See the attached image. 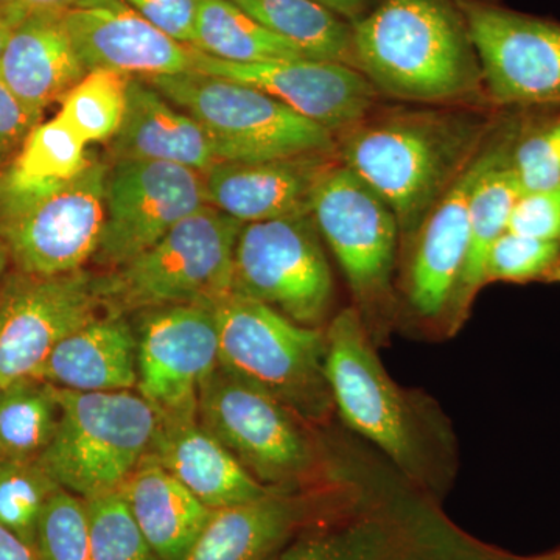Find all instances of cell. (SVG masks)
Returning a JSON list of instances; mask_svg holds the SVG:
<instances>
[{
	"label": "cell",
	"mask_w": 560,
	"mask_h": 560,
	"mask_svg": "<svg viewBox=\"0 0 560 560\" xmlns=\"http://www.w3.org/2000/svg\"><path fill=\"white\" fill-rule=\"evenodd\" d=\"M326 337L327 378L338 422L416 488L444 501L460 466L447 412L425 390L405 388L390 377L353 307L331 316Z\"/></svg>",
	"instance_id": "cell-1"
},
{
	"label": "cell",
	"mask_w": 560,
	"mask_h": 560,
	"mask_svg": "<svg viewBox=\"0 0 560 560\" xmlns=\"http://www.w3.org/2000/svg\"><path fill=\"white\" fill-rule=\"evenodd\" d=\"M499 119L460 105L374 108L337 136L342 164L396 215L399 253L477 156Z\"/></svg>",
	"instance_id": "cell-2"
},
{
	"label": "cell",
	"mask_w": 560,
	"mask_h": 560,
	"mask_svg": "<svg viewBox=\"0 0 560 560\" xmlns=\"http://www.w3.org/2000/svg\"><path fill=\"white\" fill-rule=\"evenodd\" d=\"M352 31L359 70L381 95L422 105L488 102L456 0H377Z\"/></svg>",
	"instance_id": "cell-3"
},
{
	"label": "cell",
	"mask_w": 560,
	"mask_h": 560,
	"mask_svg": "<svg viewBox=\"0 0 560 560\" xmlns=\"http://www.w3.org/2000/svg\"><path fill=\"white\" fill-rule=\"evenodd\" d=\"M198 420L264 488L302 490L329 477L330 425H313L220 364L201 385Z\"/></svg>",
	"instance_id": "cell-4"
},
{
	"label": "cell",
	"mask_w": 560,
	"mask_h": 560,
	"mask_svg": "<svg viewBox=\"0 0 560 560\" xmlns=\"http://www.w3.org/2000/svg\"><path fill=\"white\" fill-rule=\"evenodd\" d=\"M245 224L202 206L135 259L97 276L109 315L201 305L213 308L232 293L235 248Z\"/></svg>",
	"instance_id": "cell-5"
},
{
	"label": "cell",
	"mask_w": 560,
	"mask_h": 560,
	"mask_svg": "<svg viewBox=\"0 0 560 560\" xmlns=\"http://www.w3.org/2000/svg\"><path fill=\"white\" fill-rule=\"evenodd\" d=\"M213 315L223 370L267 390L313 425L337 422L326 327L301 326L261 302L232 293L213 307Z\"/></svg>",
	"instance_id": "cell-6"
},
{
	"label": "cell",
	"mask_w": 560,
	"mask_h": 560,
	"mask_svg": "<svg viewBox=\"0 0 560 560\" xmlns=\"http://www.w3.org/2000/svg\"><path fill=\"white\" fill-rule=\"evenodd\" d=\"M312 215L337 257L364 330L378 349L389 345L399 320L396 215L374 190L338 161L316 187Z\"/></svg>",
	"instance_id": "cell-7"
},
{
	"label": "cell",
	"mask_w": 560,
	"mask_h": 560,
	"mask_svg": "<svg viewBox=\"0 0 560 560\" xmlns=\"http://www.w3.org/2000/svg\"><path fill=\"white\" fill-rule=\"evenodd\" d=\"M521 110L500 117L485 145L434 206L412 241L399 253L397 330L423 340L445 338L448 308L469 243L471 194L482 173L511 145Z\"/></svg>",
	"instance_id": "cell-8"
},
{
	"label": "cell",
	"mask_w": 560,
	"mask_h": 560,
	"mask_svg": "<svg viewBox=\"0 0 560 560\" xmlns=\"http://www.w3.org/2000/svg\"><path fill=\"white\" fill-rule=\"evenodd\" d=\"M57 433L40 466L80 499L119 490L149 455L158 412L139 393L58 388Z\"/></svg>",
	"instance_id": "cell-9"
},
{
	"label": "cell",
	"mask_w": 560,
	"mask_h": 560,
	"mask_svg": "<svg viewBox=\"0 0 560 560\" xmlns=\"http://www.w3.org/2000/svg\"><path fill=\"white\" fill-rule=\"evenodd\" d=\"M212 139L220 161L337 153V136L248 84L190 72L145 79Z\"/></svg>",
	"instance_id": "cell-10"
},
{
	"label": "cell",
	"mask_w": 560,
	"mask_h": 560,
	"mask_svg": "<svg viewBox=\"0 0 560 560\" xmlns=\"http://www.w3.org/2000/svg\"><path fill=\"white\" fill-rule=\"evenodd\" d=\"M232 294L261 302L301 326L329 324L334 278L312 213L243 226Z\"/></svg>",
	"instance_id": "cell-11"
},
{
	"label": "cell",
	"mask_w": 560,
	"mask_h": 560,
	"mask_svg": "<svg viewBox=\"0 0 560 560\" xmlns=\"http://www.w3.org/2000/svg\"><path fill=\"white\" fill-rule=\"evenodd\" d=\"M480 61L486 98L497 108L560 106V22L493 0H456Z\"/></svg>",
	"instance_id": "cell-12"
},
{
	"label": "cell",
	"mask_w": 560,
	"mask_h": 560,
	"mask_svg": "<svg viewBox=\"0 0 560 560\" xmlns=\"http://www.w3.org/2000/svg\"><path fill=\"white\" fill-rule=\"evenodd\" d=\"M109 167L92 160L86 171L0 217V238L14 270L60 276L94 259L105 224Z\"/></svg>",
	"instance_id": "cell-13"
},
{
	"label": "cell",
	"mask_w": 560,
	"mask_h": 560,
	"mask_svg": "<svg viewBox=\"0 0 560 560\" xmlns=\"http://www.w3.org/2000/svg\"><path fill=\"white\" fill-rule=\"evenodd\" d=\"M102 308L97 276L7 272L0 287V385L35 377L40 364Z\"/></svg>",
	"instance_id": "cell-14"
},
{
	"label": "cell",
	"mask_w": 560,
	"mask_h": 560,
	"mask_svg": "<svg viewBox=\"0 0 560 560\" xmlns=\"http://www.w3.org/2000/svg\"><path fill=\"white\" fill-rule=\"evenodd\" d=\"M202 206L208 198L200 172L171 162H114L94 260L109 270L127 264Z\"/></svg>",
	"instance_id": "cell-15"
},
{
	"label": "cell",
	"mask_w": 560,
	"mask_h": 560,
	"mask_svg": "<svg viewBox=\"0 0 560 560\" xmlns=\"http://www.w3.org/2000/svg\"><path fill=\"white\" fill-rule=\"evenodd\" d=\"M136 389L158 418L198 419V394L219 366L213 308L175 305L140 312Z\"/></svg>",
	"instance_id": "cell-16"
},
{
	"label": "cell",
	"mask_w": 560,
	"mask_h": 560,
	"mask_svg": "<svg viewBox=\"0 0 560 560\" xmlns=\"http://www.w3.org/2000/svg\"><path fill=\"white\" fill-rule=\"evenodd\" d=\"M191 69L248 84L335 136L366 117L381 92L363 73L338 62L298 60L237 65L191 47Z\"/></svg>",
	"instance_id": "cell-17"
},
{
	"label": "cell",
	"mask_w": 560,
	"mask_h": 560,
	"mask_svg": "<svg viewBox=\"0 0 560 560\" xmlns=\"http://www.w3.org/2000/svg\"><path fill=\"white\" fill-rule=\"evenodd\" d=\"M340 161L337 153L264 161H220L202 173L212 208L243 224L312 213L319 180Z\"/></svg>",
	"instance_id": "cell-18"
},
{
	"label": "cell",
	"mask_w": 560,
	"mask_h": 560,
	"mask_svg": "<svg viewBox=\"0 0 560 560\" xmlns=\"http://www.w3.org/2000/svg\"><path fill=\"white\" fill-rule=\"evenodd\" d=\"M329 477L313 488L270 490L260 499L213 510L200 536L183 560H271L329 495L337 455Z\"/></svg>",
	"instance_id": "cell-19"
},
{
	"label": "cell",
	"mask_w": 560,
	"mask_h": 560,
	"mask_svg": "<svg viewBox=\"0 0 560 560\" xmlns=\"http://www.w3.org/2000/svg\"><path fill=\"white\" fill-rule=\"evenodd\" d=\"M84 70L109 69L151 79L190 72L191 47L139 16L121 0L62 13Z\"/></svg>",
	"instance_id": "cell-20"
},
{
	"label": "cell",
	"mask_w": 560,
	"mask_h": 560,
	"mask_svg": "<svg viewBox=\"0 0 560 560\" xmlns=\"http://www.w3.org/2000/svg\"><path fill=\"white\" fill-rule=\"evenodd\" d=\"M149 456L212 511L257 500L275 490L254 480L198 419L158 418Z\"/></svg>",
	"instance_id": "cell-21"
},
{
	"label": "cell",
	"mask_w": 560,
	"mask_h": 560,
	"mask_svg": "<svg viewBox=\"0 0 560 560\" xmlns=\"http://www.w3.org/2000/svg\"><path fill=\"white\" fill-rule=\"evenodd\" d=\"M110 154L114 162H171L200 173L220 162L205 128L139 77L128 84L124 124L110 139Z\"/></svg>",
	"instance_id": "cell-22"
},
{
	"label": "cell",
	"mask_w": 560,
	"mask_h": 560,
	"mask_svg": "<svg viewBox=\"0 0 560 560\" xmlns=\"http://www.w3.org/2000/svg\"><path fill=\"white\" fill-rule=\"evenodd\" d=\"M84 75L62 13H27L14 25L0 58V80L33 113L43 116Z\"/></svg>",
	"instance_id": "cell-23"
},
{
	"label": "cell",
	"mask_w": 560,
	"mask_h": 560,
	"mask_svg": "<svg viewBox=\"0 0 560 560\" xmlns=\"http://www.w3.org/2000/svg\"><path fill=\"white\" fill-rule=\"evenodd\" d=\"M36 378L80 393L131 390L138 383V338L125 316H97L58 342Z\"/></svg>",
	"instance_id": "cell-24"
},
{
	"label": "cell",
	"mask_w": 560,
	"mask_h": 560,
	"mask_svg": "<svg viewBox=\"0 0 560 560\" xmlns=\"http://www.w3.org/2000/svg\"><path fill=\"white\" fill-rule=\"evenodd\" d=\"M119 490L160 560H183L212 514L149 455Z\"/></svg>",
	"instance_id": "cell-25"
},
{
	"label": "cell",
	"mask_w": 560,
	"mask_h": 560,
	"mask_svg": "<svg viewBox=\"0 0 560 560\" xmlns=\"http://www.w3.org/2000/svg\"><path fill=\"white\" fill-rule=\"evenodd\" d=\"M512 143L482 173L471 194L469 243L458 285L448 308L445 338L455 337L469 318L471 305L478 293L485 289L482 278L489 250L508 231L512 209L522 195L521 184L511 165Z\"/></svg>",
	"instance_id": "cell-26"
},
{
	"label": "cell",
	"mask_w": 560,
	"mask_h": 560,
	"mask_svg": "<svg viewBox=\"0 0 560 560\" xmlns=\"http://www.w3.org/2000/svg\"><path fill=\"white\" fill-rule=\"evenodd\" d=\"M268 31L315 61L359 70L352 24L316 0H232ZM360 72V70H359Z\"/></svg>",
	"instance_id": "cell-27"
},
{
	"label": "cell",
	"mask_w": 560,
	"mask_h": 560,
	"mask_svg": "<svg viewBox=\"0 0 560 560\" xmlns=\"http://www.w3.org/2000/svg\"><path fill=\"white\" fill-rule=\"evenodd\" d=\"M194 49L237 65L308 60L296 46L280 38L232 0L198 2Z\"/></svg>",
	"instance_id": "cell-28"
},
{
	"label": "cell",
	"mask_w": 560,
	"mask_h": 560,
	"mask_svg": "<svg viewBox=\"0 0 560 560\" xmlns=\"http://www.w3.org/2000/svg\"><path fill=\"white\" fill-rule=\"evenodd\" d=\"M58 388L36 377L0 389V460H36L49 447L60 422Z\"/></svg>",
	"instance_id": "cell-29"
},
{
	"label": "cell",
	"mask_w": 560,
	"mask_h": 560,
	"mask_svg": "<svg viewBox=\"0 0 560 560\" xmlns=\"http://www.w3.org/2000/svg\"><path fill=\"white\" fill-rule=\"evenodd\" d=\"M86 143L60 119L38 124L3 173L33 187H57L75 179L91 164Z\"/></svg>",
	"instance_id": "cell-30"
},
{
	"label": "cell",
	"mask_w": 560,
	"mask_h": 560,
	"mask_svg": "<svg viewBox=\"0 0 560 560\" xmlns=\"http://www.w3.org/2000/svg\"><path fill=\"white\" fill-rule=\"evenodd\" d=\"M130 80V75L116 70H90L61 98L57 117L75 131L86 145L108 142L124 124Z\"/></svg>",
	"instance_id": "cell-31"
},
{
	"label": "cell",
	"mask_w": 560,
	"mask_h": 560,
	"mask_svg": "<svg viewBox=\"0 0 560 560\" xmlns=\"http://www.w3.org/2000/svg\"><path fill=\"white\" fill-rule=\"evenodd\" d=\"M521 125L511 149V165L522 194L560 183V106L521 109Z\"/></svg>",
	"instance_id": "cell-32"
},
{
	"label": "cell",
	"mask_w": 560,
	"mask_h": 560,
	"mask_svg": "<svg viewBox=\"0 0 560 560\" xmlns=\"http://www.w3.org/2000/svg\"><path fill=\"white\" fill-rule=\"evenodd\" d=\"M39 460H0V525L35 548L44 508L60 489Z\"/></svg>",
	"instance_id": "cell-33"
},
{
	"label": "cell",
	"mask_w": 560,
	"mask_h": 560,
	"mask_svg": "<svg viewBox=\"0 0 560 560\" xmlns=\"http://www.w3.org/2000/svg\"><path fill=\"white\" fill-rule=\"evenodd\" d=\"M92 560H160L120 490L84 500Z\"/></svg>",
	"instance_id": "cell-34"
},
{
	"label": "cell",
	"mask_w": 560,
	"mask_h": 560,
	"mask_svg": "<svg viewBox=\"0 0 560 560\" xmlns=\"http://www.w3.org/2000/svg\"><path fill=\"white\" fill-rule=\"evenodd\" d=\"M497 282L560 283V242L504 232L489 250L482 278L485 287Z\"/></svg>",
	"instance_id": "cell-35"
},
{
	"label": "cell",
	"mask_w": 560,
	"mask_h": 560,
	"mask_svg": "<svg viewBox=\"0 0 560 560\" xmlns=\"http://www.w3.org/2000/svg\"><path fill=\"white\" fill-rule=\"evenodd\" d=\"M35 551L38 560H92L83 499L62 488L50 497L40 515Z\"/></svg>",
	"instance_id": "cell-36"
},
{
	"label": "cell",
	"mask_w": 560,
	"mask_h": 560,
	"mask_svg": "<svg viewBox=\"0 0 560 560\" xmlns=\"http://www.w3.org/2000/svg\"><path fill=\"white\" fill-rule=\"evenodd\" d=\"M508 231L560 242V183L550 189L522 194L512 209Z\"/></svg>",
	"instance_id": "cell-37"
},
{
	"label": "cell",
	"mask_w": 560,
	"mask_h": 560,
	"mask_svg": "<svg viewBox=\"0 0 560 560\" xmlns=\"http://www.w3.org/2000/svg\"><path fill=\"white\" fill-rule=\"evenodd\" d=\"M125 5L184 46H194L200 0H121Z\"/></svg>",
	"instance_id": "cell-38"
},
{
	"label": "cell",
	"mask_w": 560,
	"mask_h": 560,
	"mask_svg": "<svg viewBox=\"0 0 560 560\" xmlns=\"http://www.w3.org/2000/svg\"><path fill=\"white\" fill-rule=\"evenodd\" d=\"M40 121L0 80V172L20 153L25 139Z\"/></svg>",
	"instance_id": "cell-39"
},
{
	"label": "cell",
	"mask_w": 560,
	"mask_h": 560,
	"mask_svg": "<svg viewBox=\"0 0 560 560\" xmlns=\"http://www.w3.org/2000/svg\"><path fill=\"white\" fill-rule=\"evenodd\" d=\"M119 0H21L25 13H66L81 7L110 5Z\"/></svg>",
	"instance_id": "cell-40"
},
{
	"label": "cell",
	"mask_w": 560,
	"mask_h": 560,
	"mask_svg": "<svg viewBox=\"0 0 560 560\" xmlns=\"http://www.w3.org/2000/svg\"><path fill=\"white\" fill-rule=\"evenodd\" d=\"M0 560H38L35 548L0 525Z\"/></svg>",
	"instance_id": "cell-41"
},
{
	"label": "cell",
	"mask_w": 560,
	"mask_h": 560,
	"mask_svg": "<svg viewBox=\"0 0 560 560\" xmlns=\"http://www.w3.org/2000/svg\"><path fill=\"white\" fill-rule=\"evenodd\" d=\"M320 5L326 7L342 20L352 22L359 21L375 5L377 0H316Z\"/></svg>",
	"instance_id": "cell-42"
},
{
	"label": "cell",
	"mask_w": 560,
	"mask_h": 560,
	"mask_svg": "<svg viewBox=\"0 0 560 560\" xmlns=\"http://www.w3.org/2000/svg\"><path fill=\"white\" fill-rule=\"evenodd\" d=\"M25 14L7 13L0 11V58H2L3 49H5L7 39H9L11 31L24 18Z\"/></svg>",
	"instance_id": "cell-43"
},
{
	"label": "cell",
	"mask_w": 560,
	"mask_h": 560,
	"mask_svg": "<svg viewBox=\"0 0 560 560\" xmlns=\"http://www.w3.org/2000/svg\"><path fill=\"white\" fill-rule=\"evenodd\" d=\"M10 254L7 248L5 242L0 238V287H2L3 279H5L7 272L10 271Z\"/></svg>",
	"instance_id": "cell-44"
},
{
	"label": "cell",
	"mask_w": 560,
	"mask_h": 560,
	"mask_svg": "<svg viewBox=\"0 0 560 560\" xmlns=\"http://www.w3.org/2000/svg\"><path fill=\"white\" fill-rule=\"evenodd\" d=\"M0 11H7V13H25L22 9L21 0H0Z\"/></svg>",
	"instance_id": "cell-45"
},
{
	"label": "cell",
	"mask_w": 560,
	"mask_h": 560,
	"mask_svg": "<svg viewBox=\"0 0 560 560\" xmlns=\"http://www.w3.org/2000/svg\"><path fill=\"white\" fill-rule=\"evenodd\" d=\"M523 560H560V548L545 552V555L533 556V558H523Z\"/></svg>",
	"instance_id": "cell-46"
},
{
	"label": "cell",
	"mask_w": 560,
	"mask_h": 560,
	"mask_svg": "<svg viewBox=\"0 0 560 560\" xmlns=\"http://www.w3.org/2000/svg\"><path fill=\"white\" fill-rule=\"evenodd\" d=\"M0 389H2V385H0Z\"/></svg>",
	"instance_id": "cell-47"
}]
</instances>
